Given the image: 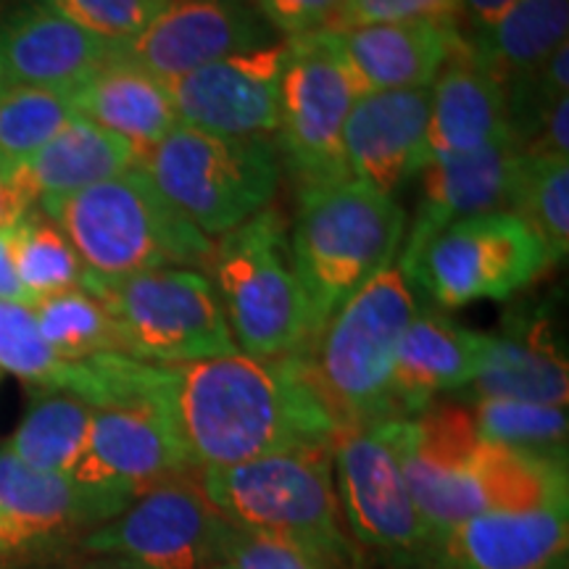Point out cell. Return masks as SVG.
Instances as JSON below:
<instances>
[{
  "label": "cell",
  "instance_id": "cell-1",
  "mask_svg": "<svg viewBox=\"0 0 569 569\" xmlns=\"http://www.w3.org/2000/svg\"><path fill=\"white\" fill-rule=\"evenodd\" d=\"M140 398L159 411L182 465L201 475L303 448H332L343 427L319 396L303 356H217L140 369Z\"/></svg>",
  "mask_w": 569,
  "mask_h": 569
},
{
  "label": "cell",
  "instance_id": "cell-2",
  "mask_svg": "<svg viewBox=\"0 0 569 569\" xmlns=\"http://www.w3.org/2000/svg\"><path fill=\"white\" fill-rule=\"evenodd\" d=\"M407 232V211L359 182L298 193L290 256L306 298L311 346L348 298L393 264Z\"/></svg>",
  "mask_w": 569,
  "mask_h": 569
},
{
  "label": "cell",
  "instance_id": "cell-3",
  "mask_svg": "<svg viewBox=\"0 0 569 569\" xmlns=\"http://www.w3.org/2000/svg\"><path fill=\"white\" fill-rule=\"evenodd\" d=\"M203 493L238 528L284 540L338 569H367L340 511L332 448H303L201 472Z\"/></svg>",
  "mask_w": 569,
  "mask_h": 569
},
{
  "label": "cell",
  "instance_id": "cell-4",
  "mask_svg": "<svg viewBox=\"0 0 569 569\" xmlns=\"http://www.w3.org/2000/svg\"><path fill=\"white\" fill-rule=\"evenodd\" d=\"M92 277L209 264L213 240L174 209L140 163L40 209Z\"/></svg>",
  "mask_w": 569,
  "mask_h": 569
},
{
  "label": "cell",
  "instance_id": "cell-5",
  "mask_svg": "<svg viewBox=\"0 0 569 569\" xmlns=\"http://www.w3.org/2000/svg\"><path fill=\"white\" fill-rule=\"evenodd\" d=\"M415 315V290L401 269L388 267L340 306L303 356L311 382L343 430L398 419L396 356Z\"/></svg>",
  "mask_w": 569,
  "mask_h": 569
},
{
  "label": "cell",
  "instance_id": "cell-6",
  "mask_svg": "<svg viewBox=\"0 0 569 569\" xmlns=\"http://www.w3.org/2000/svg\"><path fill=\"white\" fill-rule=\"evenodd\" d=\"M240 353L293 359L311 351V322L298 284L284 213L267 206L213 243L206 264Z\"/></svg>",
  "mask_w": 569,
  "mask_h": 569
},
{
  "label": "cell",
  "instance_id": "cell-7",
  "mask_svg": "<svg viewBox=\"0 0 569 569\" xmlns=\"http://www.w3.org/2000/svg\"><path fill=\"white\" fill-rule=\"evenodd\" d=\"M138 163L206 238H222L272 206L282 182L274 140L219 138L182 124Z\"/></svg>",
  "mask_w": 569,
  "mask_h": 569
},
{
  "label": "cell",
  "instance_id": "cell-8",
  "mask_svg": "<svg viewBox=\"0 0 569 569\" xmlns=\"http://www.w3.org/2000/svg\"><path fill=\"white\" fill-rule=\"evenodd\" d=\"M82 290L106 306L130 359L190 365L238 353L217 290L198 269H148L124 277L84 274Z\"/></svg>",
  "mask_w": 569,
  "mask_h": 569
},
{
  "label": "cell",
  "instance_id": "cell-9",
  "mask_svg": "<svg viewBox=\"0 0 569 569\" xmlns=\"http://www.w3.org/2000/svg\"><path fill=\"white\" fill-rule=\"evenodd\" d=\"M543 240L511 211H488L448 224L403 269L438 309L472 301H507L551 269Z\"/></svg>",
  "mask_w": 569,
  "mask_h": 569
},
{
  "label": "cell",
  "instance_id": "cell-10",
  "mask_svg": "<svg viewBox=\"0 0 569 569\" xmlns=\"http://www.w3.org/2000/svg\"><path fill=\"white\" fill-rule=\"evenodd\" d=\"M356 90L340 56L336 32H311L284 40L280 71L277 153L298 193L348 180L343 130Z\"/></svg>",
  "mask_w": 569,
  "mask_h": 569
},
{
  "label": "cell",
  "instance_id": "cell-11",
  "mask_svg": "<svg viewBox=\"0 0 569 569\" xmlns=\"http://www.w3.org/2000/svg\"><path fill=\"white\" fill-rule=\"evenodd\" d=\"M332 480L361 553L386 569H425L432 536L403 478L393 419L346 430L332 446Z\"/></svg>",
  "mask_w": 569,
  "mask_h": 569
},
{
  "label": "cell",
  "instance_id": "cell-12",
  "mask_svg": "<svg viewBox=\"0 0 569 569\" xmlns=\"http://www.w3.org/2000/svg\"><path fill=\"white\" fill-rule=\"evenodd\" d=\"M222 522L203 493L201 475L188 472L140 493L77 546L84 553H111L148 569H211L217 567Z\"/></svg>",
  "mask_w": 569,
  "mask_h": 569
},
{
  "label": "cell",
  "instance_id": "cell-13",
  "mask_svg": "<svg viewBox=\"0 0 569 569\" xmlns=\"http://www.w3.org/2000/svg\"><path fill=\"white\" fill-rule=\"evenodd\" d=\"M277 34L251 0H169L167 9L124 46L122 59L161 82L206 63L277 46Z\"/></svg>",
  "mask_w": 569,
  "mask_h": 569
},
{
  "label": "cell",
  "instance_id": "cell-14",
  "mask_svg": "<svg viewBox=\"0 0 569 569\" xmlns=\"http://www.w3.org/2000/svg\"><path fill=\"white\" fill-rule=\"evenodd\" d=\"M284 40L261 51L206 63L167 82L177 122L238 140H272L280 124Z\"/></svg>",
  "mask_w": 569,
  "mask_h": 569
},
{
  "label": "cell",
  "instance_id": "cell-15",
  "mask_svg": "<svg viewBox=\"0 0 569 569\" xmlns=\"http://www.w3.org/2000/svg\"><path fill=\"white\" fill-rule=\"evenodd\" d=\"M132 501V496L84 486L71 475L40 472L0 448V522L11 553L80 543Z\"/></svg>",
  "mask_w": 569,
  "mask_h": 569
},
{
  "label": "cell",
  "instance_id": "cell-16",
  "mask_svg": "<svg viewBox=\"0 0 569 569\" xmlns=\"http://www.w3.org/2000/svg\"><path fill=\"white\" fill-rule=\"evenodd\" d=\"M427 117L430 88L356 98L343 130L348 180L393 198L427 167Z\"/></svg>",
  "mask_w": 569,
  "mask_h": 569
},
{
  "label": "cell",
  "instance_id": "cell-17",
  "mask_svg": "<svg viewBox=\"0 0 569 569\" xmlns=\"http://www.w3.org/2000/svg\"><path fill=\"white\" fill-rule=\"evenodd\" d=\"M188 472L159 411L151 403H122L92 409L84 451L69 475L84 486L138 498Z\"/></svg>",
  "mask_w": 569,
  "mask_h": 569
},
{
  "label": "cell",
  "instance_id": "cell-18",
  "mask_svg": "<svg viewBox=\"0 0 569 569\" xmlns=\"http://www.w3.org/2000/svg\"><path fill=\"white\" fill-rule=\"evenodd\" d=\"M124 46L27 0L0 19V82L74 90L92 71L119 59Z\"/></svg>",
  "mask_w": 569,
  "mask_h": 569
},
{
  "label": "cell",
  "instance_id": "cell-19",
  "mask_svg": "<svg viewBox=\"0 0 569 569\" xmlns=\"http://www.w3.org/2000/svg\"><path fill=\"white\" fill-rule=\"evenodd\" d=\"M330 32V30H327ZM356 98L369 92L432 88L459 48L457 19H407L336 32Z\"/></svg>",
  "mask_w": 569,
  "mask_h": 569
},
{
  "label": "cell",
  "instance_id": "cell-20",
  "mask_svg": "<svg viewBox=\"0 0 569 569\" xmlns=\"http://www.w3.org/2000/svg\"><path fill=\"white\" fill-rule=\"evenodd\" d=\"M567 543V507L488 511L432 540L425 569H557Z\"/></svg>",
  "mask_w": 569,
  "mask_h": 569
},
{
  "label": "cell",
  "instance_id": "cell-21",
  "mask_svg": "<svg viewBox=\"0 0 569 569\" xmlns=\"http://www.w3.org/2000/svg\"><path fill=\"white\" fill-rule=\"evenodd\" d=\"M519 156L515 138L496 142L482 153L453 161H432L422 169V196L403 240L401 264L407 269L440 230L459 219L488 211H507L511 169Z\"/></svg>",
  "mask_w": 569,
  "mask_h": 569
},
{
  "label": "cell",
  "instance_id": "cell-22",
  "mask_svg": "<svg viewBox=\"0 0 569 569\" xmlns=\"http://www.w3.org/2000/svg\"><path fill=\"white\" fill-rule=\"evenodd\" d=\"M509 138L501 84L472 61L461 38L430 88L427 163L467 159Z\"/></svg>",
  "mask_w": 569,
  "mask_h": 569
},
{
  "label": "cell",
  "instance_id": "cell-23",
  "mask_svg": "<svg viewBox=\"0 0 569 569\" xmlns=\"http://www.w3.org/2000/svg\"><path fill=\"white\" fill-rule=\"evenodd\" d=\"M486 336L467 330L443 311L417 309L398 343L393 398L398 419H415L440 393L465 390L480 372Z\"/></svg>",
  "mask_w": 569,
  "mask_h": 569
},
{
  "label": "cell",
  "instance_id": "cell-24",
  "mask_svg": "<svg viewBox=\"0 0 569 569\" xmlns=\"http://www.w3.org/2000/svg\"><path fill=\"white\" fill-rule=\"evenodd\" d=\"M467 401L509 398V401L567 407L569 375L549 319L515 315L498 336H486L480 372L465 390Z\"/></svg>",
  "mask_w": 569,
  "mask_h": 569
},
{
  "label": "cell",
  "instance_id": "cell-25",
  "mask_svg": "<svg viewBox=\"0 0 569 569\" xmlns=\"http://www.w3.org/2000/svg\"><path fill=\"white\" fill-rule=\"evenodd\" d=\"M138 161L140 153L130 142L74 113L11 182L24 193L30 206L42 209L92 184L111 180Z\"/></svg>",
  "mask_w": 569,
  "mask_h": 569
},
{
  "label": "cell",
  "instance_id": "cell-26",
  "mask_svg": "<svg viewBox=\"0 0 569 569\" xmlns=\"http://www.w3.org/2000/svg\"><path fill=\"white\" fill-rule=\"evenodd\" d=\"M71 103L80 117L119 134L140 156L180 127L167 82L122 56L77 84Z\"/></svg>",
  "mask_w": 569,
  "mask_h": 569
},
{
  "label": "cell",
  "instance_id": "cell-27",
  "mask_svg": "<svg viewBox=\"0 0 569 569\" xmlns=\"http://www.w3.org/2000/svg\"><path fill=\"white\" fill-rule=\"evenodd\" d=\"M569 0H517L496 24L465 38L472 61L503 88L528 80L567 42Z\"/></svg>",
  "mask_w": 569,
  "mask_h": 569
},
{
  "label": "cell",
  "instance_id": "cell-28",
  "mask_svg": "<svg viewBox=\"0 0 569 569\" xmlns=\"http://www.w3.org/2000/svg\"><path fill=\"white\" fill-rule=\"evenodd\" d=\"M92 407L67 390L32 388L30 407L3 451L40 472L69 475L88 440Z\"/></svg>",
  "mask_w": 569,
  "mask_h": 569
},
{
  "label": "cell",
  "instance_id": "cell-29",
  "mask_svg": "<svg viewBox=\"0 0 569 569\" xmlns=\"http://www.w3.org/2000/svg\"><path fill=\"white\" fill-rule=\"evenodd\" d=\"M507 211L543 240L553 267L565 261L569 251V161L565 156L519 151Z\"/></svg>",
  "mask_w": 569,
  "mask_h": 569
},
{
  "label": "cell",
  "instance_id": "cell-30",
  "mask_svg": "<svg viewBox=\"0 0 569 569\" xmlns=\"http://www.w3.org/2000/svg\"><path fill=\"white\" fill-rule=\"evenodd\" d=\"M74 113L71 90L0 84V177L11 182Z\"/></svg>",
  "mask_w": 569,
  "mask_h": 569
},
{
  "label": "cell",
  "instance_id": "cell-31",
  "mask_svg": "<svg viewBox=\"0 0 569 569\" xmlns=\"http://www.w3.org/2000/svg\"><path fill=\"white\" fill-rule=\"evenodd\" d=\"M11 251L19 280L34 303L82 288L88 274L61 227L34 206L11 227Z\"/></svg>",
  "mask_w": 569,
  "mask_h": 569
},
{
  "label": "cell",
  "instance_id": "cell-32",
  "mask_svg": "<svg viewBox=\"0 0 569 569\" xmlns=\"http://www.w3.org/2000/svg\"><path fill=\"white\" fill-rule=\"evenodd\" d=\"M32 315L40 327V336L63 361L124 353L111 315L88 290L74 288L42 298L32 306Z\"/></svg>",
  "mask_w": 569,
  "mask_h": 569
},
{
  "label": "cell",
  "instance_id": "cell-33",
  "mask_svg": "<svg viewBox=\"0 0 569 569\" xmlns=\"http://www.w3.org/2000/svg\"><path fill=\"white\" fill-rule=\"evenodd\" d=\"M475 432L496 446L515 448L543 459H567V409L546 403L478 398L469 401Z\"/></svg>",
  "mask_w": 569,
  "mask_h": 569
},
{
  "label": "cell",
  "instance_id": "cell-34",
  "mask_svg": "<svg viewBox=\"0 0 569 569\" xmlns=\"http://www.w3.org/2000/svg\"><path fill=\"white\" fill-rule=\"evenodd\" d=\"M0 372L30 388L69 390L74 361H63L40 336L32 306L0 301Z\"/></svg>",
  "mask_w": 569,
  "mask_h": 569
},
{
  "label": "cell",
  "instance_id": "cell-35",
  "mask_svg": "<svg viewBox=\"0 0 569 569\" xmlns=\"http://www.w3.org/2000/svg\"><path fill=\"white\" fill-rule=\"evenodd\" d=\"M38 3L98 38L127 46L167 9L169 0H38Z\"/></svg>",
  "mask_w": 569,
  "mask_h": 569
},
{
  "label": "cell",
  "instance_id": "cell-36",
  "mask_svg": "<svg viewBox=\"0 0 569 569\" xmlns=\"http://www.w3.org/2000/svg\"><path fill=\"white\" fill-rule=\"evenodd\" d=\"M219 569H338L315 553L284 543V540L261 536V532L222 522L217 538Z\"/></svg>",
  "mask_w": 569,
  "mask_h": 569
},
{
  "label": "cell",
  "instance_id": "cell-37",
  "mask_svg": "<svg viewBox=\"0 0 569 569\" xmlns=\"http://www.w3.org/2000/svg\"><path fill=\"white\" fill-rule=\"evenodd\" d=\"M459 0H346L330 32L407 19H457Z\"/></svg>",
  "mask_w": 569,
  "mask_h": 569
},
{
  "label": "cell",
  "instance_id": "cell-38",
  "mask_svg": "<svg viewBox=\"0 0 569 569\" xmlns=\"http://www.w3.org/2000/svg\"><path fill=\"white\" fill-rule=\"evenodd\" d=\"M269 27L284 38L330 30L346 0H251Z\"/></svg>",
  "mask_w": 569,
  "mask_h": 569
},
{
  "label": "cell",
  "instance_id": "cell-39",
  "mask_svg": "<svg viewBox=\"0 0 569 569\" xmlns=\"http://www.w3.org/2000/svg\"><path fill=\"white\" fill-rule=\"evenodd\" d=\"M517 0H459L457 30L461 38H472L507 13Z\"/></svg>",
  "mask_w": 569,
  "mask_h": 569
},
{
  "label": "cell",
  "instance_id": "cell-40",
  "mask_svg": "<svg viewBox=\"0 0 569 569\" xmlns=\"http://www.w3.org/2000/svg\"><path fill=\"white\" fill-rule=\"evenodd\" d=\"M0 301L34 306V298L27 293L17 274V267H13L11 230H0Z\"/></svg>",
  "mask_w": 569,
  "mask_h": 569
},
{
  "label": "cell",
  "instance_id": "cell-41",
  "mask_svg": "<svg viewBox=\"0 0 569 569\" xmlns=\"http://www.w3.org/2000/svg\"><path fill=\"white\" fill-rule=\"evenodd\" d=\"M30 209V201H27L17 184L0 177V230H11Z\"/></svg>",
  "mask_w": 569,
  "mask_h": 569
},
{
  "label": "cell",
  "instance_id": "cell-42",
  "mask_svg": "<svg viewBox=\"0 0 569 569\" xmlns=\"http://www.w3.org/2000/svg\"><path fill=\"white\" fill-rule=\"evenodd\" d=\"M71 569H148L138 565V561L124 557H111V553H90V559L80 561Z\"/></svg>",
  "mask_w": 569,
  "mask_h": 569
},
{
  "label": "cell",
  "instance_id": "cell-43",
  "mask_svg": "<svg viewBox=\"0 0 569 569\" xmlns=\"http://www.w3.org/2000/svg\"><path fill=\"white\" fill-rule=\"evenodd\" d=\"M0 557H11V549H9V540H6V530H3V522H0Z\"/></svg>",
  "mask_w": 569,
  "mask_h": 569
},
{
  "label": "cell",
  "instance_id": "cell-44",
  "mask_svg": "<svg viewBox=\"0 0 569 569\" xmlns=\"http://www.w3.org/2000/svg\"><path fill=\"white\" fill-rule=\"evenodd\" d=\"M557 569H569V567H567V559L561 561V565H557Z\"/></svg>",
  "mask_w": 569,
  "mask_h": 569
},
{
  "label": "cell",
  "instance_id": "cell-45",
  "mask_svg": "<svg viewBox=\"0 0 569 569\" xmlns=\"http://www.w3.org/2000/svg\"><path fill=\"white\" fill-rule=\"evenodd\" d=\"M211 569H219V567H211Z\"/></svg>",
  "mask_w": 569,
  "mask_h": 569
},
{
  "label": "cell",
  "instance_id": "cell-46",
  "mask_svg": "<svg viewBox=\"0 0 569 569\" xmlns=\"http://www.w3.org/2000/svg\"><path fill=\"white\" fill-rule=\"evenodd\" d=\"M0 375H3V372H0Z\"/></svg>",
  "mask_w": 569,
  "mask_h": 569
},
{
  "label": "cell",
  "instance_id": "cell-47",
  "mask_svg": "<svg viewBox=\"0 0 569 569\" xmlns=\"http://www.w3.org/2000/svg\"><path fill=\"white\" fill-rule=\"evenodd\" d=\"M0 84H3V82H0Z\"/></svg>",
  "mask_w": 569,
  "mask_h": 569
}]
</instances>
